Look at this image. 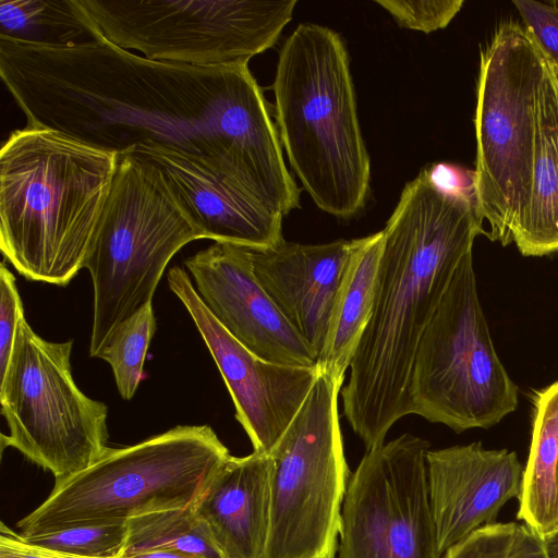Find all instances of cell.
I'll list each match as a JSON object with an SVG mask.
<instances>
[{
  "label": "cell",
  "instance_id": "cell-1",
  "mask_svg": "<svg viewBox=\"0 0 558 558\" xmlns=\"http://www.w3.org/2000/svg\"><path fill=\"white\" fill-rule=\"evenodd\" d=\"M0 77L29 128L121 155L175 150L266 209L289 214L300 189L248 65L156 61L104 38L66 47L0 38Z\"/></svg>",
  "mask_w": 558,
  "mask_h": 558
},
{
  "label": "cell",
  "instance_id": "cell-2",
  "mask_svg": "<svg viewBox=\"0 0 558 558\" xmlns=\"http://www.w3.org/2000/svg\"><path fill=\"white\" fill-rule=\"evenodd\" d=\"M475 197L436 187L423 169L403 187L384 230L372 314L340 392L366 450L413 414L416 351L463 257L484 233Z\"/></svg>",
  "mask_w": 558,
  "mask_h": 558
},
{
  "label": "cell",
  "instance_id": "cell-3",
  "mask_svg": "<svg viewBox=\"0 0 558 558\" xmlns=\"http://www.w3.org/2000/svg\"><path fill=\"white\" fill-rule=\"evenodd\" d=\"M117 155L25 126L0 150V248L28 280L66 286L84 268Z\"/></svg>",
  "mask_w": 558,
  "mask_h": 558
},
{
  "label": "cell",
  "instance_id": "cell-4",
  "mask_svg": "<svg viewBox=\"0 0 558 558\" xmlns=\"http://www.w3.org/2000/svg\"><path fill=\"white\" fill-rule=\"evenodd\" d=\"M272 90L281 145L304 190L323 211L353 218L367 199L371 161L340 36L298 25L279 51Z\"/></svg>",
  "mask_w": 558,
  "mask_h": 558
},
{
  "label": "cell",
  "instance_id": "cell-5",
  "mask_svg": "<svg viewBox=\"0 0 558 558\" xmlns=\"http://www.w3.org/2000/svg\"><path fill=\"white\" fill-rule=\"evenodd\" d=\"M230 457L209 425H178L132 446L108 447L90 466L56 481L17 527L33 536L194 507Z\"/></svg>",
  "mask_w": 558,
  "mask_h": 558
},
{
  "label": "cell",
  "instance_id": "cell-6",
  "mask_svg": "<svg viewBox=\"0 0 558 558\" xmlns=\"http://www.w3.org/2000/svg\"><path fill=\"white\" fill-rule=\"evenodd\" d=\"M198 234L161 171L132 154L117 155L116 170L84 268L90 274L94 313L89 355L151 300L163 271Z\"/></svg>",
  "mask_w": 558,
  "mask_h": 558
},
{
  "label": "cell",
  "instance_id": "cell-7",
  "mask_svg": "<svg viewBox=\"0 0 558 558\" xmlns=\"http://www.w3.org/2000/svg\"><path fill=\"white\" fill-rule=\"evenodd\" d=\"M544 50L518 22L500 24L481 50L473 189L487 235L502 245L529 206Z\"/></svg>",
  "mask_w": 558,
  "mask_h": 558
},
{
  "label": "cell",
  "instance_id": "cell-8",
  "mask_svg": "<svg viewBox=\"0 0 558 558\" xmlns=\"http://www.w3.org/2000/svg\"><path fill=\"white\" fill-rule=\"evenodd\" d=\"M411 400L413 414L456 433L492 427L517 409L518 388L494 347L472 252L457 267L420 341Z\"/></svg>",
  "mask_w": 558,
  "mask_h": 558
},
{
  "label": "cell",
  "instance_id": "cell-9",
  "mask_svg": "<svg viewBox=\"0 0 558 558\" xmlns=\"http://www.w3.org/2000/svg\"><path fill=\"white\" fill-rule=\"evenodd\" d=\"M342 384L320 369L270 452L271 512L265 558H336L351 476L338 415Z\"/></svg>",
  "mask_w": 558,
  "mask_h": 558
},
{
  "label": "cell",
  "instance_id": "cell-10",
  "mask_svg": "<svg viewBox=\"0 0 558 558\" xmlns=\"http://www.w3.org/2000/svg\"><path fill=\"white\" fill-rule=\"evenodd\" d=\"M72 344L45 340L23 317L0 377L1 413L10 430L1 435L2 449H17L56 481L90 466L108 449V408L75 384Z\"/></svg>",
  "mask_w": 558,
  "mask_h": 558
},
{
  "label": "cell",
  "instance_id": "cell-11",
  "mask_svg": "<svg viewBox=\"0 0 558 558\" xmlns=\"http://www.w3.org/2000/svg\"><path fill=\"white\" fill-rule=\"evenodd\" d=\"M109 43L156 61L247 64L271 48L296 0H78Z\"/></svg>",
  "mask_w": 558,
  "mask_h": 558
},
{
  "label": "cell",
  "instance_id": "cell-12",
  "mask_svg": "<svg viewBox=\"0 0 558 558\" xmlns=\"http://www.w3.org/2000/svg\"><path fill=\"white\" fill-rule=\"evenodd\" d=\"M429 447L405 433L366 450L344 494L338 558H442L428 496Z\"/></svg>",
  "mask_w": 558,
  "mask_h": 558
},
{
  "label": "cell",
  "instance_id": "cell-13",
  "mask_svg": "<svg viewBox=\"0 0 558 558\" xmlns=\"http://www.w3.org/2000/svg\"><path fill=\"white\" fill-rule=\"evenodd\" d=\"M168 283L205 341L254 451L270 454L306 399L319 367L277 364L254 354L213 316L183 268H170Z\"/></svg>",
  "mask_w": 558,
  "mask_h": 558
},
{
  "label": "cell",
  "instance_id": "cell-14",
  "mask_svg": "<svg viewBox=\"0 0 558 558\" xmlns=\"http://www.w3.org/2000/svg\"><path fill=\"white\" fill-rule=\"evenodd\" d=\"M184 266L213 316L254 354L277 364L318 366L316 352L255 277L245 246L215 242L187 257Z\"/></svg>",
  "mask_w": 558,
  "mask_h": 558
},
{
  "label": "cell",
  "instance_id": "cell-15",
  "mask_svg": "<svg viewBox=\"0 0 558 558\" xmlns=\"http://www.w3.org/2000/svg\"><path fill=\"white\" fill-rule=\"evenodd\" d=\"M427 486L437 542L444 555L520 496L523 469L514 451L481 442L429 449Z\"/></svg>",
  "mask_w": 558,
  "mask_h": 558
},
{
  "label": "cell",
  "instance_id": "cell-16",
  "mask_svg": "<svg viewBox=\"0 0 558 558\" xmlns=\"http://www.w3.org/2000/svg\"><path fill=\"white\" fill-rule=\"evenodd\" d=\"M156 166L199 239L251 248L283 240L280 214L272 213L193 159L163 147L138 145L128 153Z\"/></svg>",
  "mask_w": 558,
  "mask_h": 558
},
{
  "label": "cell",
  "instance_id": "cell-17",
  "mask_svg": "<svg viewBox=\"0 0 558 558\" xmlns=\"http://www.w3.org/2000/svg\"><path fill=\"white\" fill-rule=\"evenodd\" d=\"M357 239L301 244L284 239L246 247L255 277L278 310L319 356L337 291Z\"/></svg>",
  "mask_w": 558,
  "mask_h": 558
},
{
  "label": "cell",
  "instance_id": "cell-18",
  "mask_svg": "<svg viewBox=\"0 0 558 558\" xmlns=\"http://www.w3.org/2000/svg\"><path fill=\"white\" fill-rule=\"evenodd\" d=\"M272 469L270 454L231 456L193 507L226 558H265Z\"/></svg>",
  "mask_w": 558,
  "mask_h": 558
},
{
  "label": "cell",
  "instance_id": "cell-19",
  "mask_svg": "<svg viewBox=\"0 0 558 558\" xmlns=\"http://www.w3.org/2000/svg\"><path fill=\"white\" fill-rule=\"evenodd\" d=\"M531 198L512 230L524 256L558 252V60L544 51Z\"/></svg>",
  "mask_w": 558,
  "mask_h": 558
},
{
  "label": "cell",
  "instance_id": "cell-20",
  "mask_svg": "<svg viewBox=\"0 0 558 558\" xmlns=\"http://www.w3.org/2000/svg\"><path fill=\"white\" fill-rule=\"evenodd\" d=\"M383 241V231L357 239L336 294L318 367L341 381L372 314Z\"/></svg>",
  "mask_w": 558,
  "mask_h": 558
},
{
  "label": "cell",
  "instance_id": "cell-21",
  "mask_svg": "<svg viewBox=\"0 0 558 558\" xmlns=\"http://www.w3.org/2000/svg\"><path fill=\"white\" fill-rule=\"evenodd\" d=\"M518 519L542 537L558 530V380L534 396Z\"/></svg>",
  "mask_w": 558,
  "mask_h": 558
},
{
  "label": "cell",
  "instance_id": "cell-22",
  "mask_svg": "<svg viewBox=\"0 0 558 558\" xmlns=\"http://www.w3.org/2000/svg\"><path fill=\"white\" fill-rule=\"evenodd\" d=\"M101 37L78 0H0V38L66 47Z\"/></svg>",
  "mask_w": 558,
  "mask_h": 558
},
{
  "label": "cell",
  "instance_id": "cell-23",
  "mask_svg": "<svg viewBox=\"0 0 558 558\" xmlns=\"http://www.w3.org/2000/svg\"><path fill=\"white\" fill-rule=\"evenodd\" d=\"M146 551H166L190 558H226L193 507L128 520L120 558Z\"/></svg>",
  "mask_w": 558,
  "mask_h": 558
},
{
  "label": "cell",
  "instance_id": "cell-24",
  "mask_svg": "<svg viewBox=\"0 0 558 558\" xmlns=\"http://www.w3.org/2000/svg\"><path fill=\"white\" fill-rule=\"evenodd\" d=\"M157 329L151 304L123 322L107 339L97 357L108 362L122 399L131 400L143 379V366Z\"/></svg>",
  "mask_w": 558,
  "mask_h": 558
},
{
  "label": "cell",
  "instance_id": "cell-25",
  "mask_svg": "<svg viewBox=\"0 0 558 558\" xmlns=\"http://www.w3.org/2000/svg\"><path fill=\"white\" fill-rule=\"evenodd\" d=\"M126 534L128 521L76 525L24 537L36 545L80 557L120 558Z\"/></svg>",
  "mask_w": 558,
  "mask_h": 558
},
{
  "label": "cell",
  "instance_id": "cell-26",
  "mask_svg": "<svg viewBox=\"0 0 558 558\" xmlns=\"http://www.w3.org/2000/svg\"><path fill=\"white\" fill-rule=\"evenodd\" d=\"M401 27L426 34L448 26L460 12L463 0H376Z\"/></svg>",
  "mask_w": 558,
  "mask_h": 558
},
{
  "label": "cell",
  "instance_id": "cell-27",
  "mask_svg": "<svg viewBox=\"0 0 558 558\" xmlns=\"http://www.w3.org/2000/svg\"><path fill=\"white\" fill-rule=\"evenodd\" d=\"M518 527L513 522L484 525L449 548L442 558H507Z\"/></svg>",
  "mask_w": 558,
  "mask_h": 558
},
{
  "label": "cell",
  "instance_id": "cell-28",
  "mask_svg": "<svg viewBox=\"0 0 558 558\" xmlns=\"http://www.w3.org/2000/svg\"><path fill=\"white\" fill-rule=\"evenodd\" d=\"M25 317L13 274L0 265V377L8 367L20 320Z\"/></svg>",
  "mask_w": 558,
  "mask_h": 558
},
{
  "label": "cell",
  "instance_id": "cell-29",
  "mask_svg": "<svg viewBox=\"0 0 558 558\" xmlns=\"http://www.w3.org/2000/svg\"><path fill=\"white\" fill-rule=\"evenodd\" d=\"M512 3L543 50L558 60V1L513 0Z\"/></svg>",
  "mask_w": 558,
  "mask_h": 558
},
{
  "label": "cell",
  "instance_id": "cell-30",
  "mask_svg": "<svg viewBox=\"0 0 558 558\" xmlns=\"http://www.w3.org/2000/svg\"><path fill=\"white\" fill-rule=\"evenodd\" d=\"M0 558H85L36 545L3 522L0 524Z\"/></svg>",
  "mask_w": 558,
  "mask_h": 558
},
{
  "label": "cell",
  "instance_id": "cell-31",
  "mask_svg": "<svg viewBox=\"0 0 558 558\" xmlns=\"http://www.w3.org/2000/svg\"><path fill=\"white\" fill-rule=\"evenodd\" d=\"M425 170L430 182L439 190L474 195L473 172H465L448 163H435L425 168Z\"/></svg>",
  "mask_w": 558,
  "mask_h": 558
},
{
  "label": "cell",
  "instance_id": "cell-32",
  "mask_svg": "<svg viewBox=\"0 0 558 558\" xmlns=\"http://www.w3.org/2000/svg\"><path fill=\"white\" fill-rule=\"evenodd\" d=\"M507 558H549L544 538L525 524L518 533Z\"/></svg>",
  "mask_w": 558,
  "mask_h": 558
},
{
  "label": "cell",
  "instance_id": "cell-33",
  "mask_svg": "<svg viewBox=\"0 0 558 558\" xmlns=\"http://www.w3.org/2000/svg\"><path fill=\"white\" fill-rule=\"evenodd\" d=\"M543 538L549 558H558V530Z\"/></svg>",
  "mask_w": 558,
  "mask_h": 558
},
{
  "label": "cell",
  "instance_id": "cell-34",
  "mask_svg": "<svg viewBox=\"0 0 558 558\" xmlns=\"http://www.w3.org/2000/svg\"><path fill=\"white\" fill-rule=\"evenodd\" d=\"M123 558H190L184 557L171 553L166 551H146V553H140L132 556L123 557Z\"/></svg>",
  "mask_w": 558,
  "mask_h": 558
}]
</instances>
